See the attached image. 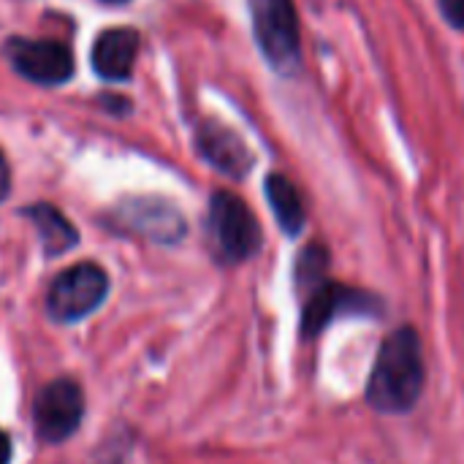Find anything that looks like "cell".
I'll use <instances>...</instances> for the list:
<instances>
[{"label": "cell", "mask_w": 464, "mask_h": 464, "mask_svg": "<svg viewBox=\"0 0 464 464\" xmlns=\"http://www.w3.org/2000/svg\"><path fill=\"white\" fill-rule=\"evenodd\" d=\"M424 386L421 345L413 329L394 332L372 367L367 400L381 413H405L416 405Z\"/></svg>", "instance_id": "cell-1"}, {"label": "cell", "mask_w": 464, "mask_h": 464, "mask_svg": "<svg viewBox=\"0 0 464 464\" xmlns=\"http://www.w3.org/2000/svg\"><path fill=\"white\" fill-rule=\"evenodd\" d=\"M209 231L220 258L228 264L247 261L261 247V226L256 215L228 190H218L209 201Z\"/></svg>", "instance_id": "cell-2"}, {"label": "cell", "mask_w": 464, "mask_h": 464, "mask_svg": "<svg viewBox=\"0 0 464 464\" xmlns=\"http://www.w3.org/2000/svg\"><path fill=\"white\" fill-rule=\"evenodd\" d=\"M250 11L264 57L277 71H294L299 63V22L294 0H250Z\"/></svg>", "instance_id": "cell-3"}, {"label": "cell", "mask_w": 464, "mask_h": 464, "mask_svg": "<svg viewBox=\"0 0 464 464\" xmlns=\"http://www.w3.org/2000/svg\"><path fill=\"white\" fill-rule=\"evenodd\" d=\"M109 294V277L98 264H76L63 272L46 296V310L54 321L71 324L87 318Z\"/></svg>", "instance_id": "cell-4"}, {"label": "cell", "mask_w": 464, "mask_h": 464, "mask_svg": "<svg viewBox=\"0 0 464 464\" xmlns=\"http://www.w3.org/2000/svg\"><path fill=\"white\" fill-rule=\"evenodd\" d=\"M84 416V397L73 381H54L49 383L35 405H33V424L41 443H63L68 440Z\"/></svg>", "instance_id": "cell-5"}, {"label": "cell", "mask_w": 464, "mask_h": 464, "mask_svg": "<svg viewBox=\"0 0 464 464\" xmlns=\"http://www.w3.org/2000/svg\"><path fill=\"white\" fill-rule=\"evenodd\" d=\"M5 52H8V60L16 73H22L24 79L35 82V84H44V87L63 84L73 73V54L60 41L11 38Z\"/></svg>", "instance_id": "cell-6"}, {"label": "cell", "mask_w": 464, "mask_h": 464, "mask_svg": "<svg viewBox=\"0 0 464 464\" xmlns=\"http://www.w3.org/2000/svg\"><path fill=\"white\" fill-rule=\"evenodd\" d=\"M128 231L144 234L152 242H177L185 234L182 215L160 198H130L114 215Z\"/></svg>", "instance_id": "cell-7"}, {"label": "cell", "mask_w": 464, "mask_h": 464, "mask_svg": "<svg viewBox=\"0 0 464 464\" xmlns=\"http://www.w3.org/2000/svg\"><path fill=\"white\" fill-rule=\"evenodd\" d=\"M196 147L218 171L228 177H245L253 166L247 144L220 122H204L196 133Z\"/></svg>", "instance_id": "cell-8"}, {"label": "cell", "mask_w": 464, "mask_h": 464, "mask_svg": "<svg viewBox=\"0 0 464 464\" xmlns=\"http://www.w3.org/2000/svg\"><path fill=\"white\" fill-rule=\"evenodd\" d=\"M139 52V33L130 27H111L98 35L92 46V68L101 79L120 82L133 73Z\"/></svg>", "instance_id": "cell-9"}, {"label": "cell", "mask_w": 464, "mask_h": 464, "mask_svg": "<svg viewBox=\"0 0 464 464\" xmlns=\"http://www.w3.org/2000/svg\"><path fill=\"white\" fill-rule=\"evenodd\" d=\"M24 215L33 220L46 256H60V253H65V250H71L76 245V239H79L76 228L52 204H35Z\"/></svg>", "instance_id": "cell-10"}, {"label": "cell", "mask_w": 464, "mask_h": 464, "mask_svg": "<svg viewBox=\"0 0 464 464\" xmlns=\"http://www.w3.org/2000/svg\"><path fill=\"white\" fill-rule=\"evenodd\" d=\"M266 198L269 207L285 234H299L304 226V204L299 198V190L294 182L283 174H269L266 177Z\"/></svg>", "instance_id": "cell-11"}, {"label": "cell", "mask_w": 464, "mask_h": 464, "mask_svg": "<svg viewBox=\"0 0 464 464\" xmlns=\"http://www.w3.org/2000/svg\"><path fill=\"white\" fill-rule=\"evenodd\" d=\"M351 291L343 285H318L313 288L310 302L304 304V318H302V332L304 337H315L337 313H343L351 302Z\"/></svg>", "instance_id": "cell-12"}, {"label": "cell", "mask_w": 464, "mask_h": 464, "mask_svg": "<svg viewBox=\"0 0 464 464\" xmlns=\"http://www.w3.org/2000/svg\"><path fill=\"white\" fill-rule=\"evenodd\" d=\"M326 264H329V258H326L324 247H318V245L307 247L299 256V264H296V283H299V288H318V283H321V277L326 272Z\"/></svg>", "instance_id": "cell-13"}, {"label": "cell", "mask_w": 464, "mask_h": 464, "mask_svg": "<svg viewBox=\"0 0 464 464\" xmlns=\"http://www.w3.org/2000/svg\"><path fill=\"white\" fill-rule=\"evenodd\" d=\"M443 14L451 24L464 27V0H443Z\"/></svg>", "instance_id": "cell-14"}, {"label": "cell", "mask_w": 464, "mask_h": 464, "mask_svg": "<svg viewBox=\"0 0 464 464\" xmlns=\"http://www.w3.org/2000/svg\"><path fill=\"white\" fill-rule=\"evenodd\" d=\"M8 182H11V177H8V166H5V158H3V152H0V201L5 198V193H8Z\"/></svg>", "instance_id": "cell-15"}, {"label": "cell", "mask_w": 464, "mask_h": 464, "mask_svg": "<svg viewBox=\"0 0 464 464\" xmlns=\"http://www.w3.org/2000/svg\"><path fill=\"white\" fill-rule=\"evenodd\" d=\"M11 459V443H8V435L0 432V464H8Z\"/></svg>", "instance_id": "cell-16"}, {"label": "cell", "mask_w": 464, "mask_h": 464, "mask_svg": "<svg viewBox=\"0 0 464 464\" xmlns=\"http://www.w3.org/2000/svg\"><path fill=\"white\" fill-rule=\"evenodd\" d=\"M106 3H125V0H106Z\"/></svg>", "instance_id": "cell-17"}]
</instances>
